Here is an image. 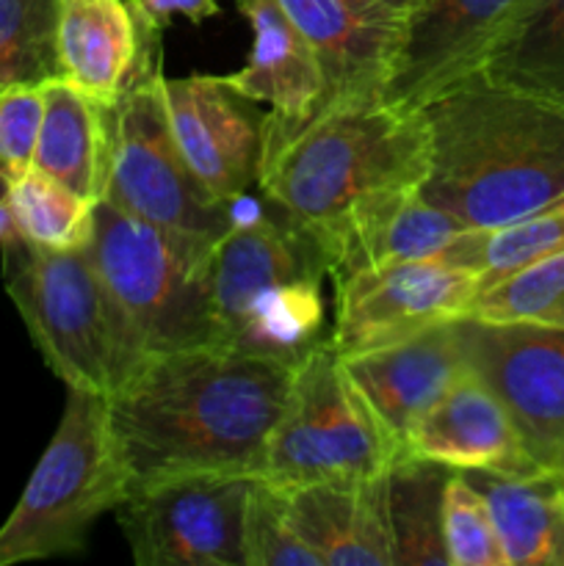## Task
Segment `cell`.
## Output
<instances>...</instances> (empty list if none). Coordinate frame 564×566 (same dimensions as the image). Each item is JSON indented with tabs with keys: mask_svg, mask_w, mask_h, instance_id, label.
<instances>
[{
	"mask_svg": "<svg viewBox=\"0 0 564 566\" xmlns=\"http://www.w3.org/2000/svg\"><path fill=\"white\" fill-rule=\"evenodd\" d=\"M553 470H558V473L564 475V451L558 453V459H556V464H553Z\"/></svg>",
	"mask_w": 564,
	"mask_h": 566,
	"instance_id": "d590c367",
	"label": "cell"
},
{
	"mask_svg": "<svg viewBox=\"0 0 564 566\" xmlns=\"http://www.w3.org/2000/svg\"><path fill=\"white\" fill-rule=\"evenodd\" d=\"M17 238H20V232H17L14 219H11L9 205H6V199L0 197V249L9 247V243L17 241Z\"/></svg>",
	"mask_w": 564,
	"mask_h": 566,
	"instance_id": "e575fe53",
	"label": "cell"
},
{
	"mask_svg": "<svg viewBox=\"0 0 564 566\" xmlns=\"http://www.w3.org/2000/svg\"><path fill=\"white\" fill-rule=\"evenodd\" d=\"M164 105L182 160L216 202L247 197L260 180L265 114L227 77L164 75Z\"/></svg>",
	"mask_w": 564,
	"mask_h": 566,
	"instance_id": "4fadbf2b",
	"label": "cell"
},
{
	"mask_svg": "<svg viewBox=\"0 0 564 566\" xmlns=\"http://www.w3.org/2000/svg\"><path fill=\"white\" fill-rule=\"evenodd\" d=\"M424 111L429 171L418 193L468 230H495L564 199V108L481 75Z\"/></svg>",
	"mask_w": 564,
	"mask_h": 566,
	"instance_id": "7a4b0ae2",
	"label": "cell"
},
{
	"mask_svg": "<svg viewBox=\"0 0 564 566\" xmlns=\"http://www.w3.org/2000/svg\"><path fill=\"white\" fill-rule=\"evenodd\" d=\"M130 3H136V0H130ZM136 6H138V3H136Z\"/></svg>",
	"mask_w": 564,
	"mask_h": 566,
	"instance_id": "8d00e7d4",
	"label": "cell"
},
{
	"mask_svg": "<svg viewBox=\"0 0 564 566\" xmlns=\"http://www.w3.org/2000/svg\"><path fill=\"white\" fill-rule=\"evenodd\" d=\"M164 64L142 72L105 105L108 180L100 202L199 243H216L232 224V202L205 193L182 160L164 105Z\"/></svg>",
	"mask_w": 564,
	"mask_h": 566,
	"instance_id": "ba28073f",
	"label": "cell"
},
{
	"mask_svg": "<svg viewBox=\"0 0 564 566\" xmlns=\"http://www.w3.org/2000/svg\"><path fill=\"white\" fill-rule=\"evenodd\" d=\"M3 252V285L33 346L66 390L108 396L116 343L88 249H42L17 238Z\"/></svg>",
	"mask_w": 564,
	"mask_h": 566,
	"instance_id": "9c48e42d",
	"label": "cell"
},
{
	"mask_svg": "<svg viewBox=\"0 0 564 566\" xmlns=\"http://www.w3.org/2000/svg\"><path fill=\"white\" fill-rule=\"evenodd\" d=\"M468 227L437 205L426 202L418 188L376 193L343 216L318 247L326 258L332 285L363 271L401 260L440 258L442 249Z\"/></svg>",
	"mask_w": 564,
	"mask_h": 566,
	"instance_id": "ffe728a7",
	"label": "cell"
},
{
	"mask_svg": "<svg viewBox=\"0 0 564 566\" xmlns=\"http://www.w3.org/2000/svg\"><path fill=\"white\" fill-rule=\"evenodd\" d=\"M243 556L247 566H324L318 553L293 528L280 486L265 479H252L249 486Z\"/></svg>",
	"mask_w": 564,
	"mask_h": 566,
	"instance_id": "f546056e",
	"label": "cell"
},
{
	"mask_svg": "<svg viewBox=\"0 0 564 566\" xmlns=\"http://www.w3.org/2000/svg\"><path fill=\"white\" fill-rule=\"evenodd\" d=\"M476 376L501 398L542 468L564 451V329L459 318Z\"/></svg>",
	"mask_w": 564,
	"mask_h": 566,
	"instance_id": "7c38bea8",
	"label": "cell"
},
{
	"mask_svg": "<svg viewBox=\"0 0 564 566\" xmlns=\"http://www.w3.org/2000/svg\"><path fill=\"white\" fill-rule=\"evenodd\" d=\"M42 114V88H11L0 94V197L33 169Z\"/></svg>",
	"mask_w": 564,
	"mask_h": 566,
	"instance_id": "1f68e13d",
	"label": "cell"
},
{
	"mask_svg": "<svg viewBox=\"0 0 564 566\" xmlns=\"http://www.w3.org/2000/svg\"><path fill=\"white\" fill-rule=\"evenodd\" d=\"M481 280L440 258L401 260L335 285L330 343L341 357L393 346L446 321L464 318Z\"/></svg>",
	"mask_w": 564,
	"mask_h": 566,
	"instance_id": "8fae6325",
	"label": "cell"
},
{
	"mask_svg": "<svg viewBox=\"0 0 564 566\" xmlns=\"http://www.w3.org/2000/svg\"><path fill=\"white\" fill-rule=\"evenodd\" d=\"M404 457L426 459L451 470L506 475L542 470L525 448L509 409L473 368L418 420L407 437Z\"/></svg>",
	"mask_w": 564,
	"mask_h": 566,
	"instance_id": "d6986e66",
	"label": "cell"
},
{
	"mask_svg": "<svg viewBox=\"0 0 564 566\" xmlns=\"http://www.w3.org/2000/svg\"><path fill=\"white\" fill-rule=\"evenodd\" d=\"M276 3L310 42L324 77V97L310 122L337 108L382 103L407 20L359 0Z\"/></svg>",
	"mask_w": 564,
	"mask_h": 566,
	"instance_id": "9a60e30c",
	"label": "cell"
},
{
	"mask_svg": "<svg viewBox=\"0 0 564 566\" xmlns=\"http://www.w3.org/2000/svg\"><path fill=\"white\" fill-rule=\"evenodd\" d=\"M464 318L564 329V252L520 265L484 285Z\"/></svg>",
	"mask_w": 564,
	"mask_h": 566,
	"instance_id": "f1b7e54d",
	"label": "cell"
},
{
	"mask_svg": "<svg viewBox=\"0 0 564 566\" xmlns=\"http://www.w3.org/2000/svg\"><path fill=\"white\" fill-rule=\"evenodd\" d=\"M442 542L448 566H506L490 506L462 470H451L442 490Z\"/></svg>",
	"mask_w": 564,
	"mask_h": 566,
	"instance_id": "4dcf8cb0",
	"label": "cell"
},
{
	"mask_svg": "<svg viewBox=\"0 0 564 566\" xmlns=\"http://www.w3.org/2000/svg\"><path fill=\"white\" fill-rule=\"evenodd\" d=\"M556 252H564V199L495 230H464L442 249L440 260L473 271L484 287Z\"/></svg>",
	"mask_w": 564,
	"mask_h": 566,
	"instance_id": "484cf974",
	"label": "cell"
},
{
	"mask_svg": "<svg viewBox=\"0 0 564 566\" xmlns=\"http://www.w3.org/2000/svg\"><path fill=\"white\" fill-rule=\"evenodd\" d=\"M44 114L33 169L97 205L108 180L105 105L66 81L42 86Z\"/></svg>",
	"mask_w": 564,
	"mask_h": 566,
	"instance_id": "603a6c76",
	"label": "cell"
},
{
	"mask_svg": "<svg viewBox=\"0 0 564 566\" xmlns=\"http://www.w3.org/2000/svg\"><path fill=\"white\" fill-rule=\"evenodd\" d=\"M213 247L133 219L108 202L94 205L86 249L114 324L116 385L155 354L216 346L208 293Z\"/></svg>",
	"mask_w": 564,
	"mask_h": 566,
	"instance_id": "5b68a950",
	"label": "cell"
},
{
	"mask_svg": "<svg viewBox=\"0 0 564 566\" xmlns=\"http://www.w3.org/2000/svg\"><path fill=\"white\" fill-rule=\"evenodd\" d=\"M127 495L105 396L66 390L64 415L14 512L0 525V566L70 556Z\"/></svg>",
	"mask_w": 564,
	"mask_h": 566,
	"instance_id": "8992f818",
	"label": "cell"
},
{
	"mask_svg": "<svg viewBox=\"0 0 564 566\" xmlns=\"http://www.w3.org/2000/svg\"><path fill=\"white\" fill-rule=\"evenodd\" d=\"M484 495L506 566H564V475L462 470Z\"/></svg>",
	"mask_w": 564,
	"mask_h": 566,
	"instance_id": "7402d4cb",
	"label": "cell"
},
{
	"mask_svg": "<svg viewBox=\"0 0 564 566\" xmlns=\"http://www.w3.org/2000/svg\"><path fill=\"white\" fill-rule=\"evenodd\" d=\"M326 258L282 213L241 216L216 241L208 265L216 346L296 368L324 340Z\"/></svg>",
	"mask_w": 564,
	"mask_h": 566,
	"instance_id": "277c9868",
	"label": "cell"
},
{
	"mask_svg": "<svg viewBox=\"0 0 564 566\" xmlns=\"http://www.w3.org/2000/svg\"><path fill=\"white\" fill-rule=\"evenodd\" d=\"M479 75L564 108V0H523Z\"/></svg>",
	"mask_w": 564,
	"mask_h": 566,
	"instance_id": "cb8c5ba5",
	"label": "cell"
},
{
	"mask_svg": "<svg viewBox=\"0 0 564 566\" xmlns=\"http://www.w3.org/2000/svg\"><path fill=\"white\" fill-rule=\"evenodd\" d=\"M341 359L401 457L418 420L470 370L459 318Z\"/></svg>",
	"mask_w": 564,
	"mask_h": 566,
	"instance_id": "2e32d148",
	"label": "cell"
},
{
	"mask_svg": "<svg viewBox=\"0 0 564 566\" xmlns=\"http://www.w3.org/2000/svg\"><path fill=\"white\" fill-rule=\"evenodd\" d=\"M451 468L404 457L387 473L396 566H448L442 542V490Z\"/></svg>",
	"mask_w": 564,
	"mask_h": 566,
	"instance_id": "d4e9b609",
	"label": "cell"
},
{
	"mask_svg": "<svg viewBox=\"0 0 564 566\" xmlns=\"http://www.w3.org/2000/svg\"><path fill=\"white\" fill-rule=\"evenodd\" d=\"M136 3L142 14L160 31L171 25L175 17H186L188 22H205L221 14V6L216 0H136Z\"/></svg>",
	"mask_w": 564,
	"mask_h": 566,
	"instance_id": "d6a6232c",
	"label": "cell"
},
{
	"mask_svg": "<svg viewBox=\"0 0 564 566\" xmlns=\"http://www.w3.org/2000/svg\"><path fill=\"white\" fill-rule=\"evenodd\" d=\"M426 171L424 111L368 103L330 111L269 149L258 188L276 213L318 241L365 199L420 188Z\"/></svg>",
	"mask_w": 564,
	"mask_h": 566,
	"instance_id": "3957f363",
	"label": "cell"
},
{
	"mask_svg": "<svg viewBox=\"0 0 564 566\" xmlns=\"http://www.w3.org/2000/svg\"><path fill=\"white\" fill-rule=\"evenodd\" d=\"M359 3L374 6V9H382V11H387V14H396V17H401V20H407L420 0H359Z\"/></svg>",
	"mask_w": 564,
	"mask_h": 566,
	"instance_id": "836d02e7",
	"label": "cell"
},
{
	"mask_svg": "<svg viewBox=\"0 0 564 566\" xmlns=\"http://www.w3.org/2000/svg\"><path fill=\"white\" fill-rule=\"evenodd\" d=\"M293 370L221 346L138 363L105 396L127 495L186 475L260 479Z\"/></svg>",
	"mask_w": 564,
	"mask_h": 566,
	"instance_id": "6da1fadb",
	"label": "cell"
},
{
	"mask_svg": "<svg viewBox=\"0 0 564 566\" xmlns=\"http://www.w3.org/2000/svg\"><path fill=\"white\" fill-rule=\"evenodd\" d=\"M280 492L293 528L324 566H396L387 473L379 479L280 486Z\"/></svg>",
	"mask_w": 564,
	"mask_h": 566,
	"instance_id": "44dd1931",
	"label": "cell"
},
{
	"mask_svg": "<svg viewBox=\"0 0 564 566\" xmlns=\"http://www.w3.org/2000/svg\"><path fill=\"white\" fill-rule=\"evenodd\" d=\"M61 81L108 105L160 61V28L130 0H59Z\"/></svg>",
	"mask_w": 564,
	"mask_h": 566,
	"instance_id": "e0dca14e",
	"label": "cell"
},
{
	"mask_svg": "<svg viewBox=\"0 0 564 566\" xmlns=\"http://www.w3.org/2000/svg\"><path fill=\"white\" fill-rule=\"evenodd\" d=\"M17 232L42 249H83L92 238L94 202L31 169L3 193Z\"/></svg>",
	"mask_w": 564,
	"mask_h": 566,
	"instance_id": "83f0119b",
	"label": "cell"
},
{
	"mask_svg": "<svg viewBox=\"0 0 564 566\" xmlns=\"http://www.w3.org/2000/svg\"><path fill=\"white\" fill-rule=\"evenodd\" d=\"M401 459L330 337L296 365L260 479L280 486L379 479Z\"/></svg>",
	"mask_w": 564,
	"mask_h": 566,
	"instance_id": "52a82bcc",
	"label": "cell"
},
{
	"mask_svg": "<svg viewBox=\"0 0 564 566\" xmlns=\"http://www.w3.org/2000/svg\"><path fill=\"white\" fill-rule=\"evenodd\" d=\"M249 475H186L130 492L116 512L138 566H247Z\"/></svg>",
	"mask_w": 564,
	"mask_h": 566,
	"instance_id": "30bf717a",
	"label": "cell"
},
{
	"mask_svg": "<svg viewBox=\"0 0 564 566\" xmlns=\"http://www.w3.org/2000/svg\"><path fill=\"white\" fill-rule=\"evenodd\" d=\"M252 28L249 61L224 75L254 103H269L263 155L302 130L324 97L318 59L276 0H238Z\"/></svg>",
	"mask_w": 564,
	"mask_h": 566,
	"instance_id": "ac0fdd59",
	"label": "cell"
},
{
	"mask_svg": "<svg viewBox=\"0 0 564 566\" xmlns=\"http://www.w3.org/2000/svg\"><path fill=\"white\" fill-rule=\"evenodd\" d=\"M61 81L59 0H0V94Z\"/></svg>",
	"mask_w": 564,
	"mask_h": 566,
	"instance_id": "4316f807",
	"label": "cell"
},
{
	"mask_svg": "<svg viewBox=\"0 0 564 566\" xmlns=\"http://www.w3.org/2000/svg\"><path fill=\"white\" fill-rule=\"evenodd\" d=\"M523 0H420L404 22L382 103L420 111L479 75L487 53Z\"/></svg>",
	"mask_w": 564,
	"mask_h": 566,
	"instance_id": "5bb4252c",
	"label": "cell"
}]
</instances>
